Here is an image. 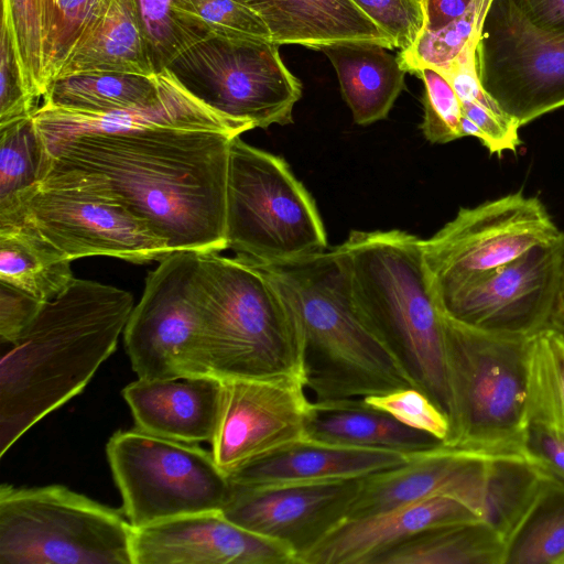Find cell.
<instances>
[{
  "label": "cell",
  "instance_id": "1",
  "mask_svg": "<svg viewBox=\"0 0 564 564\" xmlns=\"http://www.w3.org/2000/svg\"><path fill=\"white\" fill-rule=\"evenodd\" d=\"M236 132L154 126L80 132L47 145L40 185L106 191L143 219L171 252L227 249L226 193Z\"/></svg>",
  "mask_w": 564,
  "mask_h": 564
},
{
  "label": "cell",
  "instance_id": "2",
  "mask_svg": "<svg viewBox=\"0 0 564 564\" xmlns=\"http://www.w3.org/2000/svg\"><path fill=\"white\" fill-rule=\"evenodd\" d=\"M134 307L130 292L74 278L44 302L0 360V456L80 393L115 351Z\"/></svg>",
  "mask_w": 564,
  "mask_h": 564
},
{
  "label": "cell",
  "instance_id": "3",
  "mask_svg": "<svg viewBox=\"0 0 564 564\" xmlns=\"http://www.w3.org/2000/svg\"><path fill=\"white\" fill-rule=\"evenodd\" d=\"M254 264L274 280L295 315L305 386L315 401L414 388L359 313L338 247Z\"/></svg>",
  "mask_w": 564,
  "mask_h": 564
},
{
  "label": "cell",
  "instance_id": "4",
  "mask_svg": "<svg viewBox=\"0 0 564 564\" xmlns=\"http://www.w3.org/2000/svg\"><path fill=\"white\" fill-rule=\"evenodd\" d=\"M337 247L366 324L414 388L449 420L443 315L425 263L423 239L397 229L355 230Z\"/></svg>",
  "mask_w": 564,
  "mask_h": 564
},
{
  "label": "cell",
  "instance_id": "5",
  "mask_svg": "<svg viewBox=\"0 0 564 564\" xmlns=\"http://www.w3.org/2000/svg\"><path fill=\"white\" fill-rule=\"evenodd\" d=\"M197 284L208 376L304 380L297 321L263 269L219 251L200 252Z\"/></svg>",
  "mask_w": 564,
  "mask_h": 564
},
{
  "label": "cell",
  "instance_id": "6",
  "mask_svg": "<svg viewBox=\"0 0 564 564\" xmlns=\"http://www.w3.org/2000/svg\"><path fill=\"white\" fill-rule=\"evenodd\" d=\"M442 315L451 397L449 434L443 444L523 453L532 336L491 334Z\"/></svg>",
  "mask_w": 564,
  "mask_h": 564
},
{
  "label": "cell",
  "instance_id": "7",
  "mask_svg": "<svg viewBox=\"0 0 564 564\" xmlns=\"http://www.w3.org/2000/svg\"><path fill=\"white\" fill-rule=\"evenodd\" d=\"M133 527L65 486H0V564H133Z\"/></svg>",
  "mask_w": 564,
  "mask_h": 564
},
{
  "label": "cell",
  "instance_id": "8",
  "mask_svg": "<svg viewBox=\"0 0 564 564\" xmlns=\"http://www.w3.org/2000/svg\"><path fill=\"white\" fill-rule=\"evenodd\" d=\"M226 241L252 263L296 259L328 248L316 205L288 163L246 143L230 145Z\"/></svg>",
  "mask_w": 564,
  "mask_h": 564
},
{
  "label": "cell",
  "instance_id": "9",
  "mask_svg": "<svg viewBox=\"0 0 564 564\" xmlns=\"http://www.w3.org/2000/svg\"><path fill=\"white\" fill-rule=\"evenodd\" d=\"M108 463L133 528L207 511H223L234 486L212 451L138 427L117 431Z\"/></svg>",
  "mask_w": 564,
  "mask_h": 564
},
{
  "label": "cell",
  "instance_id": "10",
  "mask_svg": "<svg viewBox=\"0 0 564 564\" xmlns=\"http://www.w3.org/2000/svg\"><path fill=\"white\" fill-rule=\"evenodd\" d=\"M167 69L198 100L251 129L293 122L302 96L279 44L210 35L177 56Z\"/></svg>",
  "mask_w": 564,
  "mask_h": 564
},
{
  "label": "cell",
  "instance_id": "11",
  "mask_svg": "<svg viewBox=\"0 0 564 564\" xmlns=\"http://www.w3.org/2000/svg\"><path fill=\"white\" fill-rule=\"evenodd\" d=\"M199 260V251H174L148 274L123 332L138 378L208 376L197 284Z\"/></svg>",
  "mask_w": 564,
  "mask_h": 564
},
{
  "label": "cell",
  "instance_id": "12",
  "mask_svg": "<svg viewBox=\"0 0 564 564\" xmlns=\"http://www.w3.org/2000/svg\"><path fill=\"white\" fill-rule=\"evenodd\" d=\"M563 234L541 199L522 191L460 208L451 221L423 240L434 294L503 265Z\"/></svg>",
  "mask_w": 564,
  "mask_h": 564
},
{
  "label": "cell",
  "instance_id": "13",
  "mask_svg": "<svg viewBox=\"0 0 564 564\" xmlns=\"http://www.w3.org/2000/svg\"><path fill=\"white\" fill-rule=\"evenodd\" d=\"M485 90L520 127L564 107V33L532 26L510 0H492L477 46Z\"/></svg>",
  "mask_w": 564,
  "mask_h": 564
},
{
  "label": "cell",
  "instance_id": "14",
  "mask_svg": "<svg viewBox=\"0 0 564 564\" xmlns=\"http://www.w3.org/2000/svg\"><path fill=\"white\" fill-rule=\"evenodd\" d=\"M20 224L70 261L108 256L145 263L171 253L165 241L118 198L86 185H37L22 200Z\"/></svg>",
  "mask_w": 564,
  "mask_h": 564
},
{
  "label": "cell",
  "instance_id": "15",
  "mask_svg": "<svg viewBox=\"0 0 564 564\" xmlns=\"http://www.w3.org/2000/svg\"><path fill=\"white\" fill-rule=\"evenodd\" d=\"M564 259V234L517 259L435 294L453 319L491 334L529 337L550 327Z\"/></svg>",
  "mask_w": 564,
  "mask_h": 564
},
{
  "label": "cell",
  "instance_id": "16",
  "mask_svg": "<svg viewBox=\"0 0 564 564\" xmlns=\"http://www.w3.org/2000/svg\"><path fill=\"white\" fill-rule=\"evenodd\" d=\"M223 381L220 415L212 453L230 475L248 463L306 437L311 402L299 377Z\"/></svg>",
  "mask_w": 564,
  "mask_h": 564
},
{
  "label": "cell",
  "instance_id": "17",
  "mask_svg": "<svg viewBox=\"0 0 564 564\" xmlns=\"http://www.w3.org/2000/svg\"><path fill=\"white\" fill-rule=\"evenodd\" d=\"M495 455L443 443L410 454L405 463L362 478L347 519L446 497L471 508L484 520L490 466Z\"/></svg>",
  "mask_w": 564,
  "mask_h": 564
},
{
  "label": "cell",
  "instance_id": "18",
  "mask_svg": "<svg viewBox=\"0 0 564 564\" xmlns=\"http://www.w3.org/2000/svg\"><path fill=\"white\" fill-rule=\"evenodd\" d=\"M360 479L269 488L234 486L223 513L289 546L299 558L347 519Z\"/></svg>",
  "mask_w": 564,
  "mask_h": 564
},
{
  "label": "cell",
  "instance_id": "19",
  "mask_svg": "<svg viewBox=\"0 0 564 564\" xmlns=\"http://www.w3.org/2000/svg\"><path fill=\"white\" fill-rule=\"evenodd\" d=\"M133 564H297L285 544L249 531L223 511L133 528Z\"/></svg>",
  "mask_w": 564,
  "mask_h": 564
},
{
  "label": "cell",
  "instance_id": "20",
  "mask_svg": "<svg viewBox=\"0 0 564 564\" xmlns=\"http://www.w3.org/2000/svg\"><path fill=\"white\" fill-rule=\"evenodd\" d=\"M482 518L458 500L437 497L377 514L346 519L299 558V564H373L414 534Z\"/></svg>",
  "mask_w": 564,
  "mask_h": 564
},
{
  "label": "cell",
  "instance_id": "21",
  "mask_svg": "<svg viewBox=\"0 0 564 564\" xmlns=\"http://www.w3.org/2000/svg\"><path fill=\"white\" fill-rule=\"evenodd\" d=\"M162 89L150 104L109 112H79L42 105L33 113L35 126L46 145L80 132H113L154 126L218 129L242 134L250 127L214 111L193 96L166 68Z\"/></svg>",
  "mask_w": 564,
  "mask_h": 564
},
{
  "label": "cell",
  "instance_id": "22",
  "mask_svg": "<svg viewBox=\"0 0 564 564\" xmlns=\"http://www.w3.org/2000/svg\"><path fill=\"white\" fill-rule=\"evenodd\" d=\"M410 454L301 438L229 475L234 486L269 488L360 479L405 463Z\"/></svg>",
  "mask_w": 564,
  "mask_h": 564
},
{
  "label": "cell",
  "instance_id": "23",
  "mask_svg": "<svg viewBox=\"0 0 564 564\" xmlns=\"http://www.w3.org/2000/svg\"><path fill=\"white\" fill-rule=\"evenodd\" d=\"M122 397L135 427L153 435L212 443L220 415L223 381L215 377L138 378Z\"/></svg>",
  "mask_w": 564,
  "mask_h": 564
},
{
  "label": "cell",
  "instance_id": "24",
  "mask_svg": "<svg viewBox=\"0 0 564 564\" xmlns=\"http://www.w3.org/2000/svg\"><path fill=\"white\" fill-rule=\"evenodd\" d=\"M268 26L276 44L313 50L341 42H373L393 50L390 39L351 0H242Z\"/></svg>",
  "mask_w": 564,
  "mask_h": 564
},
{
  "label": "cell",
  "instance_id": "25",
  "mask_svg": "<svg viewBox=\"0 0 564 564\" xmlns=\"http://www.w3.org/2000/svg\"><path fill=\"white\" fill-rule=\"evenodd\" d=\"M305 435L328 444L405 454L431 449L443 443L358 398L312 401L306 416Z\"/></svg>",
  "mask_w": 564,
  "mask_h": 564
},
{
  "label": "cell",
  "instance_id": "26",
  "mask_svg": "<svg viewBox=\"0 0 564 564\" xmlns=\"http://www.w3.org/2000/svg\"><path fill=\"white\" fill-rule=\"evenodd\" d=\"M84 73L155 74L135 0H111L73 47L56 78Z\"/></svg>",
  "mask_w": 564,
  "mask_h": 564
},
{
  "label": "cell",
  "instance_id": "27",
  "mask_svg": "<svg viewBox=\"0 0 564 564\" xmlns=\"http://www.w3.org/2000/svg\"><path fill=\"white\" fill-rule=\"evenodd\" d=\"M332 62L354 121L384 119L404 87L406 72L398 55L373 42H341L321 50Z\"/></svg>",
  "mask_w": 564,
  "mask_h": 564
},
{
  "label": "cell",
  "instance_id": "28",
  "mask_svg": "<svg viewBox=\"0 0 564 564\" xmlns=\"http://www.w3.org/2000/svg\"><path fill=\"white\" fill-rule=\"evenodd\" d=\"M507 543L486 521L425 529L380 555L373 564H506Z\"/></svg>",
  "mask_w": 564,
  "mask_h": 564
},
{
  "label": "cell",
  "instance_id": "29",
  "mask_svg": "<svg viewBox=\"0 0 564 564\" xmlns=\"http://www.w3.org/2000/svg\"><path fill=\"white\" fill-rule=\"evenodd\" d=\"M70 262L28 225L0 227V282L47 302L74 279Z\"/></svg>",
  "mask_w": 564,
  "mask_h": 564
},
{
  "label": "cell",
  "instance_id": "30",
  "mask_svg": "<svg viewBox=\"0 0 564 564\" xmlns=\"http://www.w3.org/2000/svg\"><path fill=\"white\" fill-rule=\"evenodd\" d=\"M554 479L524 453L494 456L484 521L499 533L507 547Z\"/></svg>",
  "mask_w": 564,
  "mask_h": 564
},
{
  "label": "cell",
  "instance_id": "31",
  "mask_svg": "<svg viewBox=\"0 0 564 564\" xmlns=\"http://www.w3.org/2000/svg\"><path fill=\"white\" fill-rule=\"evenodd\" d=\"M162 72L152 76L127 73L68 75L51 83L43 105L94 113L132 109L155 100L162 89Z\"/></svg>",
  "mask_w": 564,
  "mask_h": 564
},
{
  "label": "cell",
  "instance_id": "32",
  "mask_svg": "<svg viewBox=\"0 0 564 564\" xmlns=\"http://www.w3.org/2000/svg\"><path fill=\"white\" fill-rule=\"evenodd\" d=\"M50 163L33 116L0 124V227L18 224L23 198L40 185Z\"/></svg>",
  "mask_w": 564,
  "mask_h": 564
},
{
  "label": "cell",
  "instance_id": "33",
  "mask_svg": "<svg viewBox=\"0 0 564 564\" xmlns=\"http://www.w3.org/2000/svg\"><path fill=\"white\" fill-rule=\"evenodd\" d=\"M6 25L26 90L39 101L51 83L52 19L50 0H2Z\"/></svg>",
  "mask_w": 564,
  "mask_h": 564
},
{
  "label": "cell",
  "instance_id": "34",
  "mask_svg": "<svg viewBox=\"0 0 564 564\" xmlns=\"http://www.w3.org/2000/svg\"><path fill=\"white\" fill-rule=\"evenodd\" d=\"M155 73L212 35L193 0H135Z\"/></svg>",
  "mask_w": 564,
  "mask_h": 564
},
{
  "label": "cell",
  "instance_id": "35",
  "mask_svg": "<svg viewBox=\"0 0 564 564\" xmlns=\"http://www.w3.org/2000/svg\"><path fill=\"white\" fill-rule=\"evenodd\" d=\"M527 420L564 432V334L552 327L531 337Z\"/></svg>",
  "mask_w": 564,
  "mask_h": 564
},
{
  "label": "cell",
  "instance_id": "36",
  "mask_svg": "<svg viewBox=\"0 0 564 564\" xmlns=\"http://www.w3.org/2000/svg\"><path fill=\"white\" fill-rule=\"evenodd\" d=\"M506 564H564V484L554 479L511 539Z\"/></svg>",
  "mask_w": 564,
  "mask_h": 564
},
{
  "label": "cell",
  "instance_id": "37",
  "mask_svg": "<svg viewBox=\"0 0 564 564\" xmlns=\"http://www.w3.org/2000/svg\"><path fill=\"white\" fill-rule=\"evenodd\" d=\"M492 0H475L467 12L446 28L423 30L415 43L398 57L405 72L415 74L423 67L442 70L449 66L473 42L480 39L482 24Z\"/></svg>",
  "mask_w": 564,
  "mask_h": 564
},
{
  "label": "cell",
  "instance_id": "38",
  "mask_svg": "<svg viewBox=\"0 0 564 564\" xmlns=\"http://www.w3.org/2000/svg\"><path fill=\"white\" fill-rule=\"evenodd\" d=\"M424 84V117L421 124L431 143H448L464 138L460 129L463 109L449 80L438 70L423 67L415 72Z\"/></svg>",
  "mask_w": 564,
  "mask_h": 564
},
{
  "label": "cell",
  "instance_id": "39",
  "mask_svg": "<svg viewBox=\"0 0 564 564\" xmlns=\"http://www.w3.org/2000/svg\"><path fill=\"white\" fill-rule=\"evenodd\" d=\"M111 0H50L52 19L51 76L56 78L83 34L105 12Z\"/></svg>",
  "mask_w": 564,
  "mask_h": 564
},
{
  "label": "cell",
  "instance_id": "40",
  "mask_svg": "<svg viewBox=\"0 0 564 564\" xmlns=\"http://www.w3.org/2000/svg\"><path fill=\"white\" fill-rule=\"evenodd\" d=\"M364 400L401 423L429 433L443 443L449 434V420L423 392L410 387Z\"/></svg>",
  "mask_w": 564,
  "mask_h": 564
},
{
  "label": "cell",
  "instance_id": "41",
  "mask_svg": "<svg viewBox=\"0 0 564 564\" xmlns=\"http://www.w3.org/2000/svg\"><path fill=\"white\" fill-rule=\"evenodd\" d=\"M400 52L411 47L425 24V0H351Z\"/></svg>",
  "mask_w": 564,
  "mask_h": 564
},
{
  "label": "cell",
  "instance_id": "42",
  "mask_svg": "<svg viewBox=\"0 0 564 564\" xmlns=\"http://www.w3.org/2000/svg\"><path fill=\"white\" fill-rule=\"evenodd\" d=\"M193 2L215 36L272 41L263 20L242 0H193Z\"/></svg>",
  "mask_w": 564,
  "mask_h": 564
},
{
  "label": "cell",
  "instance_id": "43",
  "mask_svg": "<svg viewBox=\"0 0 564 564\" xmlns=\"http://www.w3.org/2000/svg\"><path fill=\"white\" fill-rule=\"evenodd\" d=\"M37 101L26 90L6 25L0 31V124L33 116Z\"/></svg>",
  "mask_w": 564,
  "mask_h": 564
},
{
  "label": "cell",
  "instance_id": "44",
  "mask_svg": "<svg viewBox=\"0 0 564 564\" xmlns=\"http://www.w3.org/2000/svg\"><path fill=\"white\" fill-rule=\"evenodd\" d=\"M43 303L0 282V343L10 345L17 341L35 318Z\"/></svg>",
  "mask_w": 564,
  "mask_h": 564
},
{
  "label": "cell",
  "instance_id": "45",
  "mask_svg": "<svg viewBox=\"0 0 564 564\" xmlns=\"http://www.w3.org/2000/svg\"><path fill=\"white\" fill-rule=\"evenodd\" d=\"M523 453L564 484V432L541 423H528Z\"/></svg>",
  "mask_w": 564,
  "mask_h": 564
},
{
  "label": "cell",
  "instance_id": "46",
  "mask_svg": "<svg viewBox=\"0 0 564 564\" xmlns=\"http://www.w3.org/2000/svg\"><path fill=\"white\" fill-rule=\"evenodd\" d=\"M532 26L546 33H564V0H510Z\"/></svg>",
  "mask_w": 564,
  "mask_h": 564
},
{
  "label": "cell",
  "instance_id": "47",
  "mask_svg": "<svg viewBox=\"0 0 564 564\" xmlns=\"http://www.w3.org/2000/svg\"><path fill=\"white\" fill-rule=\"evenodd\" d=\"M475 0H425V31L435 32L463 17ZM422 30V31H423Z\"/></svg>",
  "mask_w": 564,
  "mask_h": 564
},
{
  "label": "cell",
  "instance_id": "48",
  "mask_svg": "<svg viewBox=\"0 0 564 564\" xmlns=\"http://www.w3.org/2000/svg\"><path fill=\"white\" fill-rule=\"evenodd\" d=\"M550 327L564 334V259L556 302L551 317Z\"/></svg>",
  "mask_w": 564,
  "mask_h": 564
}]
</instances>
